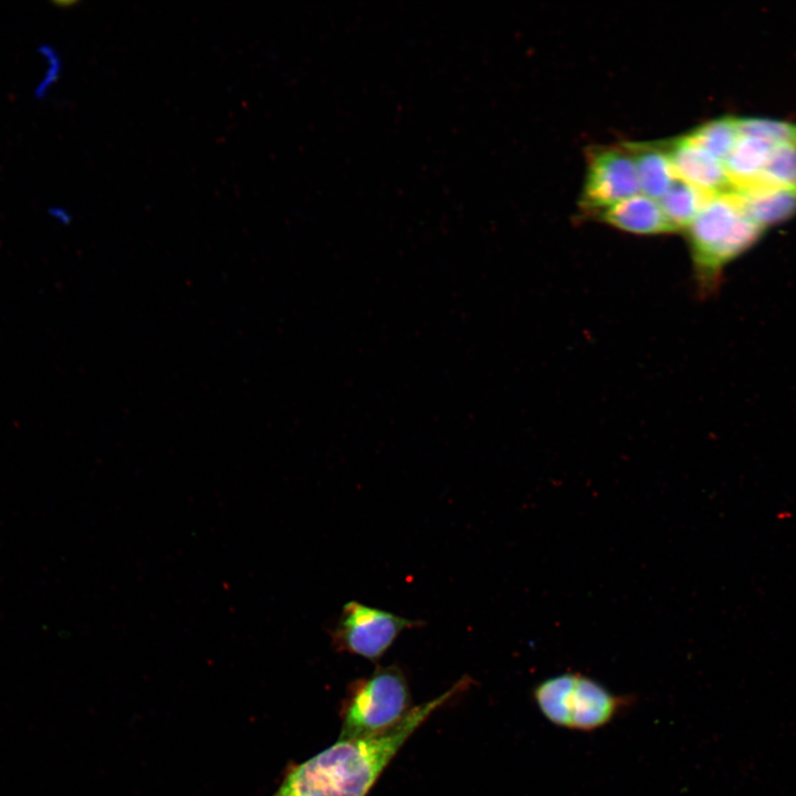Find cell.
I'll list each match as a JSON object with an SVG mask.
<instances>
[{"label": "cell", "mask_w": 796, "mask_h": 796, "mask_svg": "<svg viewBox=\"0 0 796 796\" xmlns=\"http://www.w3.org/2000/svg\"><path fill=\"white\" fill-rule=\"evenodd\" d=\"M412 709L408 681L392 664L378 667L353 683L342 709L341 740L377 735L395 726Z\"/></svg>", "instance_id": "cell-3"}, {"label": "cell", "mask_w": 796, "mask_h": 796, "mask_svg": "<svg viewBox=\"0 0 796 796\" xmlns=\"http://www.w3.org/2000/svg\"><path fill=\"white\" fill-rule=\"evenodd\" d=\"M595 214L600 221L631 233L659 234L674 232L659 202L641 192Z\"/></svg>", "instance_id": "cell-8"}, {"label": "cell", "mask_w": 796, "mask_h": 796, "mask_svg": "<svg viewBox=\"0 0 796 796\" xmlns=\"http://www.w3.org/2000/svg\"><path fill=\"white\" fill-rule=\"evenodd\" d=\"M685 231L699 292L709 294L724 268L750 249L764 229L743 213L731 190L711 197Z\"/></svg>", "instance_id": "cell-2"}, {"label": "cell", "mask_w": 796, "mask_h": 796, "mask_svg": "<svg viewBox=\"0 0 796 796\" xmlns=\"http://www.w3.org/2000/svg\"><path fill=\"white\" fill-rule=\"evenodd\" d=\"M713 196L677 178L658 202L672 230L677 231L685 230Z\"/></svg>", "instance_id": "cell-12"}, {"label": "cell", "mask_w": 796, "mask_h": 796, "mask_svg": "<svg viewBox=\"0 0 796 796\" xmlns=\"http://www.w3.org/2000/svg\"><path fill=\"white\" fill-rule=\"evenodd\" d=\"M636 164L640 192L659 200L677 179L663 143H626Z\"/></svg>", "instance_id": "cell-10"}, {"label": "cell", "mask_w": 796, "mask_h": 796, "mask_svg": "<svg viewBox=\"0 0 796 796\" xmlns=\"http://www.w3.org/2000/svg\"><path fill=\"white\" fill-rule=\"evenodd\" d=\"M772 147L762 139L740 135L723 161L733 190L746 188L758 180Z\"/></svg>", "instance_id": "cell-11"}, {"label": "cell", "mask_w": 796, "mask_h": 796, "mask_svg": "<svg viewBox=\"0 0 796 796\" xmlns=\"http://www.w3.org/2000/svg\"><path fill=\"white\" fill-rule=\"evenodd\" d=\"M640 193L633 156L627 144L589 150L580 206L598 212Z\"/></svg>", "instance_id": "cell-6"}, {"label": "cell", "mask_w": 796, "mask_h": 796, "mask_svg": "<svg viewBox=\"0 0 796 796\" xmlns=\"http://www.w3.org/2000/svg\"><path fill=\"white\" fill-rule=\"evenodd\" d=\"M756 182L771 187L796 189V145L773 146Z\"/></svg>", "instance_id": "cell-14"}, {"label": "cell", "mask_w": 796, "mask_h": 796, "mask_svg": "<svg viewBox=\"0 0 796 796\" xmlns=\"http://www.w3.org/2000/svg\"><path fill=\"white\" fill-rule=\"evenodd\" d=\"M541 713L554 725L594 731L610 723L627 705V698L611 693L579 673H562L537 684L533 693Z\"/></svg>", "instance_id": "cell-4"}, {"label": "cell", "mask_w": 796, "mask_h": 796, "mask_svg": "<svg viewBox=\"0 0 796 796\" xmlns=\"http://www.w3.org/2000/svg\"><path fill=\"white\" fill-rule=\"evenodd\" d=\"M666 146L678 179L713 195L733 190L723 163L684 135Z\"/></svg>", "instance_id": "cell-7"}, {"label": "cell", "mask_w": 796, "mask_h": 796, "mask_svg": "<svg viewBox=\"0 0 796 796\" xmlns=\"http://www.w3.org/2000/svg\"><path fill=\"white\" fill-rule=\"evenodd\" d=\"M470 683V678L463 677L440 695L412 706L386 732L338 739L310 760L291 766L272 796H367L412 733Z\"/></svg>", "instance_id": "cell-1"}, {"label": "cell", "mask_w": 796, "mask_h": 796, "mask_svg": "<svg viewBox=\"0 0 796 796\" xmlns=\"http://www.w3.org/2000/svg\"><path fill=\"white\" fill-rule=\"evenodd\" d=\"M422 625L423 621L404 618L350 600L343 606L341 616L329 633L333 647L338 652L356 654L377 662L401 631Z\"/></svg>", "instance_id": "cell-5"}, {"label": "cell", "mask_w": 796, "mask_h": 796, "mask_svg": "<svg viewBox=\"0 0 796 796\" xmlns=\"http://www.w3.org/2000/svg\"><path fill=\"white\" fill-rule=\"evenodd\" d=\"M684 136L723 163L737 142L740 132L736 117L723 116L695 127Z\"/></svg>", "instance_id": "cell-13"}, {"label": "cell", "mask_w": 796, "mask_h": 796, "mask_svg": "<svg viewBox=\"0 0 796 796\" xmlns=\"http://www.w3.org/2000/svg\"><path fill=\"white\" fill-rule=\"evenodd\" d=\"M740 135L762 139L772 146L796 145V124L760 117H736Z\"/></svg>", "instance_id": "cell-15"}, {"label": "cell", "mask_w": 796, "mask_h": 796, "mask_svg": "<svg viewBox=\"0 0 796 796\" xmlns=\"http://www.w3.org/2000/svg\"><path fill=\"white\" fill-rule=\"evenodd\" d=\"M743 213L764 230L786 221L796 213V189L753 184L733 190Z\"/></svg>", "instance_id": "cell-9"}]
</instances>
